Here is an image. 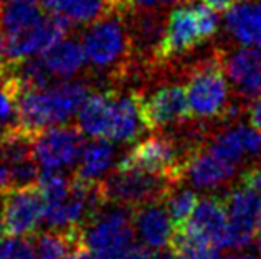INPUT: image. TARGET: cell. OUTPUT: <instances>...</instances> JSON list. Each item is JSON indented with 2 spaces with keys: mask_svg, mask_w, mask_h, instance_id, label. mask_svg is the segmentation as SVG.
<instances>
[{
  "mask_svg": "<svg viewBox=\"0 0 261 259\" xmlns=\"http://www.w3.org/2000/svg\"><path fill=\"white\" fill-rule=\"evenodd\" d=\"M86 96L88 84L85 81H65L55 86L22 90L17 99L15 127L35 137L48 127L70 121Z\"/></svg>",
  "mask_w": 261,
  "mask_h": 259,
  "instance_id": "6da1fadb",
  "label": "cell"
},
{
  "mask_svg": "<svg viewBox=\"0 0 261 259\" xmlns=\"http://www.w3.org/2000/svg\"><path fill=\"white\" fill-rule=\"evenodd\" d=\"M218 30V17L200 0H190L170 12L164 33L154 51L155 63L189 53Z\"/></svg>",
  "mask_w": 261,
  "mask_h": 259,
  "instance_id": "7a4b0ae2",
  "label": "cell"
},
{
  "mask_svg": "<svg viewBox=\"0 0 261 259\" xmlns=\"http://www.w3.org/2000/svg\"><path fill=\"white\" fill-rule=\"evenodd\" d=\"M175 187H178L177 183L166 177L139 168H114L105 180H101L102 193L109 205L129 208L164 202Z\"/></svg>",
  "mask_w": 261,
  "mask_h": 259,
  "instance_id": "3957f363",
  "label": "cell"
},
{
  "mask_svg": "<svg viewBox=\"0 0 261 259\" xmlns=\"http://www.w3.org/2000/svg\"><path fill=\"white\" fill-rule=\"evenodd\" d=\"M187 99L190 114L198 119H225L228 111V83H226L222 56L214 54L198 63L189 74Z\"/></svg>",
  "mask_w": 261,
  "mask_h": 259,
  "instance_id": "277c9868",
  "label": "cell"
},
{
  "mask_svg": "<svg viewBox=\"0 0 261 259\" xmlns=\"http://www.w3.org/2000/svg\"><path fill=\"white\" fill-rule=\"evenodd\" d=\"M194 149L185 147L182 142L170 135H150L136 144L116 163V168H139L150 174L162 175L177 185L182 183L184 162Z\"/></svg>",
  "mask_w": 261,
  "mask_h": 259,
  "instance_id": "5b68a950",
  "label": "cell"
},
{
  "mask_svg": "<svg viewBox=\"0 0 261 259\" xmlns=\"http://www.w3.org/2000/svg\"><path fill=\"white\" fill-rule=\"evenodd\" d=\"M134 238L133 208L121 205L105 207L81 228L83 246L93 251H119L134 243Z\"/></svg>",
  "mask_w": 261,
  "mask_h": 259,
  "instance_id": "8992f818",
  "label": "cell"
},
{
  "mask_svg": "<svg viewBox=\"0 0 261 259\" xmlns=\"http://www.w3.org/2000/svg\"><path fill=\"white\" fill-rule=\"evenodd\" d=\"M5 235L32 236L43 221L45 196L37 183L27 187H9L0 192Z\"/></svg>",
  "mask_w": 261,
  "mask_h": 259,
  "instance_id": "52a82bcc",
  "label": "cell"
},
{
  "mask_svg": "<svg viewBox=\"0 0 261 259\" xmlns=\"http://www.w3.org/2000/svg\"><path fill=\"white\" fill-rule=\"evenodd\" d=\"M85 147L83 132L71 126L48 127L33 137L32 152L37 165L46 170H65L80 160Z\"/></svg>",
  "mask_w": 261,
  "mask_h": 259,
  "instance_id": "ba28073f",
  "label": "cell"
},
{
  "mask_svg": "<svg viewBox=\"0 0 261 259\" xmlns=\"http://www.w3.org/2000/svg\"><path fill=\"white\" fill-rule=\"evenodd\" d=\"M124 15H106L96 20L83 37L86 60L96 68H109L119 63L129 51L130 37L122 25Z\"/></svg>",
  "mask_w": 261,
  "mask_h": 259,
  "instance_id": "9c48e42d",
  "label": "cell"
},
{
  "mask_svg": "<svg viewBox=\"0 0 261 259\" xmlns=\"http://www.w3.org/2000/svg\"><path fill=\"white\" fill-rule=\"evenodd\" d=\"M141 114L147 131L182 124L192 116L187 91L180 84H167L150 96L141 94Z\"/></svg>",
  "mask_w": 261,
  "mask_h": 259,
  "instance_id": "30bf717a",
  "label": "cell"
},
{
  "mask_svg": "<svg viewBox=\"0 0 261 259\" xmlns=\"http://www.w3.org/2000/svg\"><path fill=\"white\" fill-rule=\"evenodd\" d=\"M235 175L237 165L223 160L202 144L190 151L185 159L182 182L187 180L194 188L203 192H217L228 187Z\"/></svg>",
  "mask_w": 261,
  "mask_h": 259,
  "instance_id": "8fae6325",
  "label": "cell"
},
{
  "mask_svg": "<svg viewBox=\"0 0 261 259\" xmlns=\"http://www.w3.org/2000/svg\"><path fill=\"white\" fill-rule=\"evenodd\" d=\"M71 28V22L58 15L43 17L29 32L17 37H7V53H9L10 71L12 68L30 56L43 53L51 45L60 42Z\"/></svg>",
  "mask_w": 261,
  "mask_h": 259,
  "instance_id": "7c38bea8",
  "label": "cell"
},
{
  "mask_svg": "<svg viewBox=\"0 0 261 259\" xmlns=\"http://www.w3.org/2000/svg\"><path fill=\"white\" fill-rule=\"evenodd\" d=\"M147 129L141 114V93H111L108 109L106 139L113 142H133Z\"/></svg>",
  "mask_w": 261,
  "mask_h": 259,
  "instance_id": "4fadbf2b",
  "label": "cell"
},
{
  "mask_svg": "<svg viewBox=\"0 0 261 259\" xmlns=\"http://www.w3.org/2000/svg\"><path fill=\"white\" fill-rule=\"evenodd\" d=\"M208 149L238 167L243 162L261 155V131L253 126L237 124L218 132L212 139Z\"/></svg>",
  "mask_w": 261,
  "mask_h": 259,
  "instance_id": "5bb4252c",
  "label": "cell"
},
{
  "mask_svg": "<svg viewBox=\"0 0 261 259\" xmlns=\"http://www.w3.org/2000/svg\"><path fill=\"white\" fill-rule=\"evenodd\" d=\"M226 226L228 215L223 200L218 196H205L198 200L190 220L185 224V228L195 236L218 249H226Z\"/></svg>",
  "mask_w": 261,
  "mask_h": 259,
  "instance_id": "9a60e30c",
  "label": "cell"
},
{
  "mask_svg": "<svg viewBox=\"0 0 261 259\" xmlns=\"http://www.w3.org/2000/svg\"><path fill=\"white\" fill-rule=\"evenodd\" d=\"M134 235L150 249L169 248L172 240L174 226L164 202H152L133 208Z\"/></svg>",
  "mask_w": 261,
  "mask_h": 259,
  "instance_id": "2e32d148",
  "label": "cell"
},
{
  "mask_svg": "<svg viewBox=\"0 0 261 259\" xmlns=\"http://www.w3.org/2000/svg\"><path fill=\"white\" fill-rule=\"evenodd\" d=\"M225 28L238 43L261 48V2L248 0L226 10Z\"/></svg>",
  "mask_w": 261,
  "mask_h": 259,
  "instance_id": "e0dca14e",
  "label": "cell"
},
{
  "mask_svg": "<svg viewBox=\"0 0 261 259\" xmlns=\"http://www.w3.org/2000/svg\"><path fill=\"white\" fill-rule=\"evenodd\" d=\"M37 259H66L76 256L83 246L81 228L45 229L30 236Z\"/></svg>",
  "mask_w": 261,
  "mask_h": 259,
  "instance_id": "ac0fdd59",
  "label": "cell"
},
{
  "mask_svg": "<svg viewBox=\"0 0 261 259\" xmlns=\"http://www.w3.org/2000/svg\"><path fill=\"white\" fill-rule=\"evenodd\" d=\"M40 60L53 78L68 79L76 74L86 63V56L76 40H63L40 53Z\"/></svg>",
  "mask_w": 261,
  "mask_h": 259,
  "instance_id": "d6986e66",
  "label": "cell"
},
{
  "mask_svg": "<svg viewBox=\"0 0 261 259\" xmlns=\"http://www.w3.org/2000/svg\"><path fill=\"white\" fill-rule=\"evenodd\" d=\"M116 149L113 140L94 137L89 144H85L80 155V165L74 175L86 180H99L114 163Z\"/></svg>",
  "mask_w": 261,
  "mask_h": 259,
  "instance_id": "ffe728a7",
  "label": "cell"
},
{
  "mask_svg": "<svg viewBox=\"0 0 261 259\" xmlns=\"http://www.w3.org/2000/svg\"><path fill=\"white\" fill-rule=\"evenodd\" d=\"M109 101H111V91L86 96L78 109V127L81 132L91 137L106 139Z\"/></svg>",
  "mask_w": 261,
  "mask_h": 259,
  "instance_id": "44dd1931",
  "label": "cell"
},
{
  "mask_svg": "<svg viewBox=\"0 0 261 259\" xmlns=\"http://www.w3.org/2000/svg\"><path fill=\"white\" fill-rule=\"evenodd\" d=\"M223 203L228 218L256 223V218L261 211V195L255 188L242 182V185L228 190Z\"/></svg>",
  "mask_w": 261,
  "mask_h": 259,
  "instance_id": "7402d4cb",
  "label": "cell"
},
{
  "mask_svg": "<svg viewBox=\"0 0 261 259\" xmlns=\"http://www.w3.org/2000/svg\"><path fill=\"white\" fill-rule=\"evenodd\" d=\"M43 18L42 9L32 2L9 4L2 15V26L7 37H17L33 28Z\"/></svg>",
  "mask_w": 261,
  "mask_h": 259,
  "instance_id": "603a6c76",
  "label": "cell"
},
{
  "mask_svg": "<svg viewBox=\"0 0 261 259\" xmlns=\"http://www.w3.org/2000/svg\"><path fill=\"white\" fill-rule=\"evenodd\" d=\"M223 71L233 84H240L261 65V50L258 46H243L222 60Z\"/></svg>",
  "mask_w": 261,
  "mask_h": 259,
  "instance_id": "cb8c5ba5",
  "label": "cell"
},
{
  "mask_svg": "<svg viewBox=\"0 0 261 259\" xmlns=\"http://www.w3.org/2000/svg\"><path fill=\"white\" fill-rule=\"evenodd\" d=\"M20 91L22 86L12 73L0 76V137L15 126L17 99Z\"/></svg>",
  "mask_w": 261,
  "mask_h": 259,
  "instance_id": "d4e9b609",
  "label": "cell"
},
{
  "mask_svg": "<svg viewBox=\"0 0 261 259\" xmlns=\"http://www.w3.org/2000/svg\"><path fill=\"white\" fill-rule=\"evenodd\" d=\"M164 202H166L164 205H166V210L169 213L170 221H172L174 229H180L190 220L192 211H194L198 202V195L190 188L175 187L172 192L166 196Z\"/></svg>",
  "mask_w": 261,
  "mask_h": 259,
  "instance_id": "484cf974",
  "label": "cell"
},
{
  "mask_svg": "<svg viewBox=\"0 0 261 259\" xmlns=\"http://www.w3.org/2000/svg\"><path fill=\"white\" fill-rule=\"evenodd\" d=\"M35 249L30 236H10L0 243V259H33Z\"/></svg>",
  "mask_w": 261,
  "mask_h": 259,
  "instance_id": "4316f807",
  "label": "cell"
},
{
  "mask_svg": "<svg viewBox=\"0 0 261 259\" xmlns=\"http://www.w3.org/2000/svg\"><path fill=\"white\" fill-rule=\"evenodd\" d=\"M237 93L245 99H253L261 94V65L250 73L242 83L237 84Z\"/></svg>",
  "mask_w": 261,
  "mask_h": 259,
  "instance_id": "83f0119b",
  "label": "cell"
},
{
  "mask_svg": "<svg viewBox=\"0 0 261 259\" xmlns=\"http://www.w3.org/2000/svg\"><path fill=\"white\" fill-rule=\"evenodd\" d=\"M242 182L246 183V185H250L251 188H255L261 195V165L251 167L250 170H246L242 175Z\"/></svg>",
  "mask_w": 261,
  "mask_h": 259,
  "instance_id": "f1b7e54d",
  "label": "cell"
},
{
  "mask_svg": "<svg viewBox=\"0 0 261 259\" xmlns=\"http://www.w3.org/2000/svg\"><path fill=\"white\" fill-rule=\"evenodd\" d=\"M200 2L205 4L214 12H226L238 2H243V0H200Z\"/></svg>",
  "mask_w": 261,
  "mask_h": 259,
  "instance_id": "f546056e",
  "label": "cell"
},
{
  "mask_svg": "<svg viewBox=\"0 0 261 259\" xmlns=\"http://www.w3.org/2000/svg\"><path fill=\"white\" fill-rule=\"evenodd\" d=\"M250 122L253 127L261 131V94L256 96V99L253 101V104L250 107Z\"/></svg>",
  "mask_w": 261,
  "mask_h": 259,
  "instance_id": "4dcf8cb0",
  "label": "cell"
},
{
  "mask_svg": "<svg viewBox=\"0 0 261 259\" xmlns=\"http://www.w3.org/2000/svg\"><path fill=\"white\" fill-rule=\"evenodd\" d=\"M134 7H141V9H155V7H162V5H169L178 2V0H133Z\"/></svg>",
  "mask_w": 261,
  "mask_h": 259,
  "instance_id": "1f68e13d",
  "label": "cell"
},
{
  "mask_svg": "<svg viewBox=\"0 0 261 259\" xmlns=\"http://www.w3.org/2000/svg\"><path fill=\"white\" fill-rule=\"evenodd\" d=\"M10 187V172L4 159L0 157V192H4L5 188Z\"/></svg>",
  "mask_w": 261,
  "mask_h": 259,
  "instance_id": "d6a6232c",
  "label": "cell"
},
{
  "mask_svg": "<svg viewBox=\"0 0 261 259\" xmlns=\"http://www.w3.org/2000/svg\"><path fill=\"white\" fill-rule=\"evenodd\" d=\"M150 259H175V256L169 248H164V249H154Z\"/></svg>",
  "mask_w": 261,
  "mask_h": 259,
  "instance_id": "836d02e7",
  "label": "cell"
},
{
  "mask_svg": "<svg viewBox=\"0 0 261 259\" xmlns=\"http://www.w3.org/2000/svg\"><path fill=\"white\" fill-rule=\"evenodd\" d=\"M223 259H255V257L250 256V254H243V253H240V251H235V253L228 254V256L223 257Z\"/></svg>",
  "mask_w": 261,
  "mask_h": 259,
  "instance_id": "e575fe53",
  "label": "cell"
},
{
  "mask_svg": "<svg viewBox=\"0 0 261 259\" xmlns=\"http://www.w3.org/2000/svg\"><path fill=\"white\" fill-rule=\"evenodd\" d=\"M5 235V228H4V218H2V208H0V240Z\"/></svg>",
  "mask_w": 261,
  "mask_h": 259,
  "instance_id": "d590c367",
  "label": "cell"
},
{
  "mask_svg": "<svg viewBox=\"0 0 261 259\" xmlns=\"http://www.w3.org/2000/svg\"><path fill=\"white\" fill-rule=\"evenodd\" d=\"M2 2H5V4H13V2H32V4H35V2H38V0H2Z\"/></svg>",
  "mask_w": 261,
  "mask_h": 259,
  "instance_id": "8d00e7d4",
  "label": "cell"
},
{
  "mask_svg": "<svg viewBox=\"0 0 261 259\" xmlns=\"http://www.w3.org/2000/svg\"><path fill=\"white\" fill-rule=\"evenodd\" d=\"M256 249H258V254L261 257V233L256 236Z\"/></svg>",
  "mask_w": 261,
  "mask_h": 259,
  "instance_id": "74e56055",
  "label": "cell"
},
{
  "mask_svg": "<svg viewBox=\"0 0 261 259\" xmlns=\"http://www.w3.org/2000/svg\"><path fill=\"white\" fill-rule=\"evenodd\" d=\"M256 226H258L259 231H261V211H259V215H258V218H256Z\"/></svg>",
  "mask_w": 261,
  "mask_h": 259,
  "instance_id": "f35d334b",
  "label": "cell"
},
{
  "mask_svg": "<svg viewBox=\"0 0 261 259\" xmlns=\"http://www.w3.org/2000/svg\"><path fill=\"white\" fill-rule=\"evenodd\" d=\"M33 259H37V257H33Z\"/></svg>",
  "mask_w": 261,
  "mask_h": 259,
  "instance_id": "ab89813d",
  "label": "cell"
}]
</instances>
